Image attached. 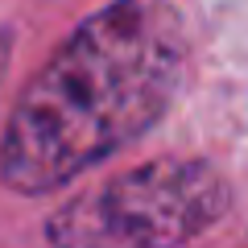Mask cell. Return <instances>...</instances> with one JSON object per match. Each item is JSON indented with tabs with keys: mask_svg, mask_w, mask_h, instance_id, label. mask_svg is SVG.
Masks as SVG:
<instances>
[{
	"mask_svg": "<svg viewBox=\"0 0 248 248\" xmlns=\"http://www.w3.org/2000/svg\"><path fill=\"white\" fill-rule=\"evenodd\" d=\"M182 71L186 25L174 0H112L17 95L0 137V182L17 195L62 190L141 141L170 112Z\"/></svg>",
	"mask_w": 248,
	"mask_h": 248,
	"instance_id": "6da1fadb",
	"label": "cell"
},
{
	"mask_svg": "<svg viewBox=\"0 0 248 248\" xmlns=\"http://www.w3.org/2000/svg\"><path fill=\"white\" fill-rule=\"evenodd\" d=\"M232 211V186L203 157H157L66 199L50 248H186Z\"/></svg>",
	"mask_w": 248,
	"mask_h": 248,
	"instance_id": "7a4b0ae2",
	"label": "cell"
}]
</instances>
